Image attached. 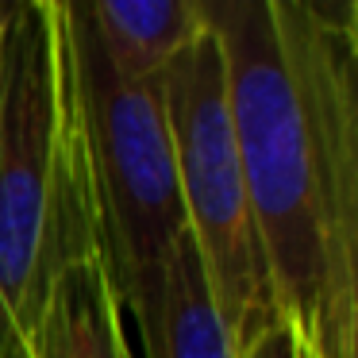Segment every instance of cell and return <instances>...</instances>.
<instances>
[{
    "mask_svg": "<svg viewBox=\"0 0 358 358\" xmlns=\"http://www.w3.org/2000/svg\"><path fill=\"white\" fill-rule=\"evenodd\" d=\"M4 12H8V0H0V20H4Z\"/></svg>",
    "mask_w": 358,
    "mask_h": 358,
    "instance_id": "obj_10",
    "label": "cell"
},
{
    "mask_svg": "<svg viewBox=\"0 0 358 358\" xmlns=\"http://www.w3.org/2000/svg\"><path fill=\"white\" fill-rule=\"evenodd\" d=\"M131 320L143 339V358H239V347L216 316L189 231L166 266L162 285Z\"/></svg>",
    "mask_w": 358,
    "mask_h": 358,
    "instance_id": "obj_7",
    "label": "cell"
},
{
    "mask_svg": "<svg viewBox=\"0 0 358 358\" xmlns=\"http://www.w3.org/2000/svg\"><path fill=\"white\" fill-rule=\"evenodd\" d=\"M104 255L66 0L0 20V355L24 350L55 281Z\"/></svg>",
    "mask_w": 358,
    "mask_h": 358,
    "instance_id": "obj_2",
    "label": "cell"
},
{
    "mask_svg": "<svg viewBox=\"0 0 358 358\" xmlns=\"http://www.w3.org/2000/svg\"><path fill=\"white\" fill-rule=\"evenodd\" d=\"M24 358H135L124 335V301L104 255L70 266L55 281Z\"/></svg>",
    "mask_w": 358,
    "mask_h": 358,
    "instance_id": "obj_5",
    "label": "cell"
},
{
    "mask_svg": "<svg viewBox=\"0 0 358 358\" xmlns=\"http://www.w3.org/2000/svg\"><path fill=\"white\" fill-rule=\"evenodd\" d=\"M201 4L224 55L273 316L301 358H358V8Z\"/></svg>",
    "mask_w": 358,
    "mask_h": 358,
    "instance_id": "obj_1",
    "label": "cell"
},
{
    "mask_svg": "<svg viewBox=\"0 0 358 358\" xmlns=\"http://www.w3.org/2000/svg\"><path fill=\"white\" fill-rule=\"evenodd\" d=\"M0 358H24V350H8V355H0Z\"/></svg>",
    "mask_w": 358,
    "mask_h": 358,
    "instance_id": "obj_9",
    "label": "cell"
},
{
    "mask_svg": "<svg viewBox=\"0 0 358 358\" xmlns=\"http://www.w3.org/2000/svg\"><path fill=\"white\" fill-rule=\"evenodd\" d=\"M70 27L101 247L124 316H135L162 285L166 266L185 239L166 78H124L96 47L78 4H70Z\"/></svg>",
    "mask_w": 358,
    "mask_h": 358,
    "instance_id": "obj_3",
    "label": "cell"
},
{
    "mask_svg": "<svg viewBox=\"0 0 358 358\" xmlns=\"http://www.w3.org/2000/svg\"><path fill=\"white\" fill-rule=\"evenodd\" d=\"M239 358H301V347H296V335L289 331L281 320H273L270 327H262V331L243 347Z\"/></svg>",
    "mask_w": 358,
    "mask_h": 358,
    "instance_id": "obj_8",
    "label": "cell"
},
{
    "mask_svg": "<svg viewBox=\"0 0 358 358\" xmlns=\"http://www.w3.org/2000/svg\"><path fill=\"white\" fill-rule=\"evenodd\" d=\"M78 8L104 58L135 81H162L204 31L201 0H89Z\"/></svg>",
    "mask_w": 358,
    "mask_h": 358,
    "instance_id": "obj_6",
    "label": "cell"
},
{
    "mask_svg": "<svg viewBox=\"0 0 358 358\" xmlns=\"http://www.w3.org/2000/svg\"><path fill=\"white\" fill-rule=\"evenodd\" d=\"M162 89L185 231L201 255L220 324L227 327L243 355V347L278 316H273L235 120L227 104L224 55L208 16H204V31L166 70Z\"/></svg>",
    "mask_w": 358,
    "mask_h": 358,
    "instance_id": "obj_4",
    "label": "cell"
}]
</instances>
